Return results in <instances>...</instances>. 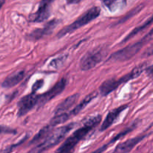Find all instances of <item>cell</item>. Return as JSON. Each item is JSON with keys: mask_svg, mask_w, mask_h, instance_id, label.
<instances>
[{"mask_svg": "<svg viewBox=\"0 0 153 153\" xmlns=\"http://www.w3.org/2000/svg\"><path fill=\"white\" fill-rule=\"evenodd\" d=\"M22 141H21V142H19L18 143L12 144V145L7 146L6 148H2V149L0 150V153H11L12 152H13V150H14L15 148H16V147L20 145V144L22 143Z\"/></svg>", "mask_w": 153, "mask_h": 153, "instance_id": "obj_22", "label": "cell"}, {"mask_svg": "<svg viewBox=\"0 0 153 153\" xmlns=\"http://www.w3.org/2000/svg\"><path fill=\"white\" fill-rule=\"evenodd\" d=\"M40 99V94H37L35 92H32L30 94H26L19 100L17 104V115L22 116L28 113L35 105H37Z\"/></svg>", "mask_w": 153, "mask_h": 153, "instance_id": "obj_7", "label": "cell"}, {"mask_svg": "<svg viewBox=\"0 0 153 153\" xmlns=\"http://www.w3.org/2000/svg\"><path fill=\"white\" fill-rule=\"evenodd\" d=\"M66 86H67V80L65 78H61V79H60L50 89H49L47 92L43 93V94H40V99H39L37 106L39 107L43 106L47 102L52 100V98H54L57 95L61 94L65 89Z\"/></svg>", "mask_w": 153, "mask_h": 153, "instance_id": "obj_8", "label": "cell"}, {"mask_svg": "<svg viewBox=\"0 0 153 153\" xmlns=\"http://www.w3.org/2000/svg\"><path fill=\"white\" fill-rule=\"evenodd\" d=\"M16 134L15 129L4 125H0V134Z\"/></svg>", "mask_w": 153, "mask_h": 153, "instance_id": "obj_21", "label": "cell"}, {"mask_svg": "<svg viewBox=\"0 0 153 153\" xmlns=\"http://www.w3.org/2000/svg\"><path fill=\"white\" fill-rule=\"evenodd\" d=\"M133 79H135V76L132 74V72H129L127 74L124 75L122 77L119 79H115V78H111V79L106 80L105 81L102 82L100 87V91L102 95L106 96L110 94L115 89H117V87L122 84L126 83L128 81L131 80Z\"/></svg>", "mask_w": 153, "mask_h": 153, "instance_id": "obj_6", "label": "cell"}, {"mask_svg": "<svg viewBox=\"0 0 153 153\" xmlns=\"http://www.w3.org/2000/svg\"><path fill=\"white\" fill-rule=\"evenodd\" d=\"M151 153H153V152H151Z\"/></svg>", "mask_w": 153, "mask_h": 153, "instance_id": "obj_30", "label": "cell"}, {"mask_svg": "<svg viewBox=\"0 0 153 153\" xmlns=\"http://www.w3.org/2000/svg\"><path fill=\"white\" fill-rule=\"evenodd\" d=\"M107 52V48L105 46H99L92 50L88 51L81 58L79 62V68L84 71L94 68L105 58Z\"/></svg>", "mask_w": 153, "mask_h": 153, "instance_id": "obj_4", "label": "cell"}, {"mask_svg": "<svg viewBox=\"0 0 153 153\" xmlns=\"http://www.w3.org/2000/svg\"><path fill=\"white\" fill-rule=\"evenodd\" d=\"M153 55V44L152 45L149 46L146 50L143 52V55L142 56L143 57H148V56H150Z\"/></svg>", "mask_w": 153, "mask_h": 153, "instance_id": "obj_24", "label": "cell"}, {"mask_svg": "<svg viewBox=\"0 0 153 153\" xmlns=\"http://www.w3.org/2000/svg\"><path fill=\"white\" fill-rule=\"evenodd\" d=\"M100 1L111 12L121 10L126 4V0H100Z\"/></svg>", "mask_w": 153, "mask_h": 153, "instance_id": "obj_17", "label": "cell"}, {"mask_svg": "<svg viewBox=\"0 0 153 153\" xmlns=\"http://www.w3.org/2000/svg\"><path fill=\"white\" fill-rule=\"evenodd\" d=\"M143 45H144V44L140 40L136 43L125 46L124 48H122L121 50H119L118 51L111 54L108 58V61L125 62L127 60H129L141 50Z\"/></svg>", "mask_w": 153, "mask_h": 153, "instance_id": "obj_5", "label": "cell"}, {"mask_svg": "<svg viewBox=\"0 0 153 153\" xmlns=\"http://www.w3.org/2000/svg\"><path fill=\"white\" fill-rule=\"evenodd\" d=\"M82 0H67V3L68 4H77V3H79L80 2H82Z\"/></svg>", "mask_w": 153, "mask_h": 153, "instance_id": "obj_28", "label": "cell"}, {"mask_svg": "<svg viewBox=\"0 0 153 153\" xmlns=\"http://www.w3.org/2000/svg\"><path fill=\"white\" fill-rule=\"evenodd\" d=\"M153 40V28L147 33V34H146V35L144 36V37L143 38L140 39V40H141L144 44H146V43H148V42H149L150 40Z\"/></svg>", "mask_w": 153, "mask_h": 153, "instance_id": "obj_23", "label": "cell"}, {"mask_svg": "<svg viewBox=\"0 0 153 153\" xmlns=\"http://www.w3.org/2000/svg\"><path fill=\"white\" fill-rule=\"evenodd\" d=\"M102 120V116L97 115L87 120L82 127L79 128L70 136H69L64 143L59 147L55 153H73L75 146L87 136L91 130L97 127Z\"/></svg>", "mask_w": 153, "mask_h": 153, "instance_id": "obj_1", "label": "cell"}, {"mask_svg": "<svg viewBox=\"0 0 153 153\" xmlns=\"http://www.w3.org/2000/svg\"><path fill=\"white\" fill-rule=\"evenodd\" d=\"M109 144H111L110 142H109L108 144H106V145L102 146V147H100V148H97V149H96L95 151L92 152H91V153H102L103 152L105 151L106 148H107L108 147Z\"/></svg>", "mask_w": 153, "mask_h": 153, "instance_id": "obj_26", "label": "cell"}, {"mask_svg": "<svg viewBox=\"0 0 153 153\" xmlns=\"http://www.w3.org/2000/svg\"><path fill=\"white\" fill-rule=\"evenodd\" d=\"M152 23H153V14L150 16V17L149 18V19L146 20L145 21V22H143L142 25H140V26H139L134 28V29H133L132 31H131V32L129 33V34H127L126 37L123 40V41L121 42V43H122V44L125 43V42L129 40L130 39L133 38H134L135 35H137L138 33H140V32H141L144 31V30L146 29V28H148L149 26H150L152 25Z\"/></svg>", "mask_w": 153, "mask_h": 153, "instance_id": "obj_16", "label": "cell"}, {"mask_svg": "<svg viewBox=\"0 0 153 153\" xmlns=\"http://www.w3.org/2000/svg\"><path fill=\"white\" fill-rule=\"evenodd\" d=\"M79 98V93H76L72 95L68 96L63 101H61L59 104L57 106V107L55 110V116L59 115V114L66 112L69 109L72 107L77 102V100Z\"/></svg>", "mask_w": 153, "mask_h": 153, "instance_id": "obj_13", "label": "cell"}, {"mask_svg": "<svg viewBox=\"0 0 153 153\" xmlns=\"http://www.w3.org/2000/svg\"><path fill=\"white\" fill-rule=\"evenodd\" d=\"M58 24V20H52L47 22L43 28H37V29L34 30L32 32L28 34V39L31 40H40V38H43L44 36L50 34Z\"/></svg>", "mask_w": 153, "mask_h": 153, "instance_id": "obj_10", "label": "cell"}, {"mask_svg": "<svg viewBox=\"0 0 153 153\" xmlns=\"http://www.w3.org/2000/svg\"><path fill=\"white\" fill-rule=\"evenodd\" d=\"M4 2H5V0H0V9L1 8V7L4 4Z\"/></svg>", "mask_w": 153, "mask_h": 153, "instance_id": "obj_29", "label": "cell"}, {"mask_svg": "<svg viewBox=\"0 0 153 153\" xmlns=\"http://www.w3.org/2000/svg\"><path fill=\"white\" fill-rule=\"evenodd\" d=\"M146 71L147 75H149L151 77H153V64H152L151 66H149V67L146 68Z\"/></svg>", "mask_w": 153, "mask_h": 153, "instance_id": "obj_27", "label": "cell"}, {"mask_svg": "<svg viewBox=\"0 0 153 153\" xmlns=\"http://www.w3.org/2000/svg\"><path fill=\"white\" fill-rule=\"evenodd\" d=\"M75 125L76 123L71 122L66 125L61 126L57 129H54L52 133L34 148V153H43L56 146L64 140V138L75 127Z\"/></svg>", "mask_w": 153, "mask_h": 153, "instance_id": "obj_2", "label": "cell"}, {"mask_svg": "<svg viewBox=\"0 0 153 153\" xmlns=\"http://www.w3.org/2000/svg\"><path fill=\"white\" fill-rule=\"evenodd\" d=\"M67 55H62L60 56L59 57L56 58H54L51 61V62L49 63V66L52 67V68H59L61 66L63 65V64L64 63V62L67 60Z\"/></svg>", "mask_w": 153, "mask_h": 153, "instance_id": "obj_19", "label": "cell"}, {"mask_svg": "<svg viewBox=\"0 0 153 153\" xmlns=\"http://www.w3.org/2000/svg\"><path fill=\"white\" fill-rule=\"evenodd\" d=\"M100 8L99 7H93L90 8L89 10H87L85 13L81 15L76 20L72 22L70 25L64 27L57 34L58 38H62L64 36L67 35L69 33H72L75 32L76 30L79 29L81 27L85 26V25L88 24L95 20L96 18L98 17L100 14Z\"/></svg>", "mask_w": 153, "mask_h": 153, "instance_id": "obj_3", "label": "cell"}, {"mask_svg": "<svg viewBox=\"0 0 153 153\" xmlns=\"http://www.w3.org/2000/svg\"><path fill=\"white\" fill-rule=\"evenodd\" d=\"M127 107H128V105H122V106H120L111 110L108 113V115L106 116V118H105L104 121H103L102 124L100 127V130L104 131L106 129L108 128L109 127H111V124L115 122V120L117 118V117L120 115L121 112L125 110Z\"/></svg>", "mask_w": 153, "mask_h": 153, "instance_id": "obj_12", "label": "cell"}, {"mask_svg": "<svg viewBox=\"0 0 153 153\" xmlns=\"http://www.w3.org/2000/svg\"><path fill=\"white\" fill-rule=\"evenodd\" d=\"M25 74L24 70H19L11 74L4 79L1 83V86L4 88H9L15 86L23 80Z\"/></svg>", "mask_w": 153, "mask_h": 153, "instance_id": "obj_14", "label": "cell"}, {"mask_svg": "<svg viewBox=\"0 0 153 153\" xmlns=\"http://www.w3.org/2000/svg\"><path fill=\"white\" fill-rule=\"evenodd\" d=\"M54 130V126L51 125L50 124H49L48 125L43 127L37 134L34 136V137L33 138L32 140H31V144L37 143V142H40L41 140H44L51 133H52V130Z\"/></svg>", "mask_w": 153, "mask_h": 153, "instance_id": "obj_18", "label": "cell"}, {"mask_svg": "<svg viewBox=\"0 0 153 153\" xmlns=\"http://www.w3.org/2000/svg\"><path fill=\"white\" fill-rule=\"evenodd\" d=\"M145 137H146V135H140V136L127 140L125 142H121L119 145L117 146L113 153H128Z\"/></svg>", "mask_w": 153, "mask_h": 153, "instance_id": "obj_11", "label": "cell"}, {"mask_svg": "<svg viewBox=\"0 0 153 153\" xmlns=\"http://www.w3.org/2000/svg\"><path fill=\"white\" fill-rule=\"evenodd\" d=\"M97 95H98V92H97V91L93 92L90 93L89 94H88V95H87L86 97H85V98H84L83 100L79 104L76 105V106H75L72 110H70V112H68L69 116L71 118V117L79 114V112H80L82 110L85 109V106H86L87 105H88V104L93 100V99L95 98Z\"/></svg>", "mask_w": 153, "mask_h": 153, "instance_id": "obj_15", "label": "cell"}, {"mask_svg": "<svg viewBox=\"0 0 153 153\" xmlns=\"http://www.w3.org/2000/svg\"><path fill=\"white\" fill-rule=\"evenodd\" d=\"M137 125V122H134L132 124H131V126H129L128 128H127L126 129H125V130H123L122 132H120V134H118L117 136H115L114 137V139H112L110 141V143H112V142H115V141L118 140L119 139H120V138H122L123 136H124L125 135H126L127 134L129 133L130 131H132V130H134V128H136V126Z\"/></svg>", "mask_w": 153, "mask_h": 153, "instance_id": "obj_20", "label": "cell"}, {"mask_svg": "<svg viewBox=\"0 0 153 153\" xmlns=\"http://www.w3.org/2000/svg\"><path fill=\"white\" fill-rule=\"evenodd\" d=\"M55 0H41L37 10L29 16L30 21L41 22L47 20L50 15L51 4Z\"/></svg>", "mask_w": 153, "mask_h": 153, "instance_id": "obj_9", "label": "cell"}, {"mask_svg": "<svg viewBox=\"0 0 153 153\" xmlns=\"http://www.w3.org/2000/svg\"><path fill=\"white\" fill-rule=\"evenodd\" d=\"M43 80H37V82H35V83L32 86V92H37V90L39 89V88H40V87L43 86Z\"/></svg>", "mask_w": 153, "mask_h": 153, "instance_id": "obj_25", "label": "cell"}]
</instances>
